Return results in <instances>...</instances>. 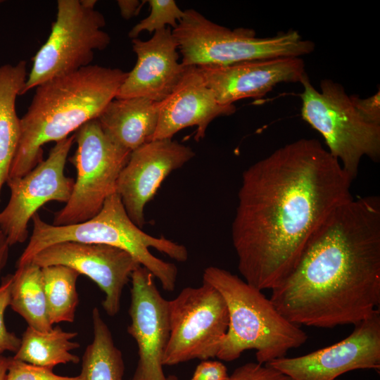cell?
Masks as SVG:
<instances>
[{
    "instance_id": "d6986e66",
    "label": "cell",
    "mask_w": 380,
    "mask_h": 380,
    "mask_svg": "<svg viewBox=\"0 0 380 380\" xmlns=\"http://www.w3.org/2000/svg\"><path fill=\"white\" fill-rule=\"evenodd\" d=\"M158 115V102L143 97L115 98L97 120L113 142L132 152L151 140Z\"/></svg>"
},
{
    "instance_id": "2e32d148",
    "label": "cell",
    "mask_w": 380,
    "mask_h": 380,
    "mask_svg": "<svg viewBox=\"0 0 380 380\" xmlns=\"http://www.w3.org/2000/svg\"><path fill=\"white\" fill-rule=\"evenodd\" d=\"M199 70L208 87L222 105L261 97L283 82H300L307 75L300 57L246 61L226 66L202 65Z\"/></svg>"
},
{
    "instance_id": "f546056e",
    "label": "cell",
    "mask_w": 380,
    "mask_h": 380,
    "mask_svg": "<svg viewBox=\"0 0 380 380\" xmlns=\"http://www.w3.org/2000/svg\"><path fill=\"white\" fill-rule=\"evenodd\" d=\"M229 377L223 363L205 360L197 366L191 380H228Z\"/></svg>"
},
{
    "instance_id": "52a82bcc",
    "label": "cell",
    "mask_w": 380,
    "mask_h": 380,
    "mask_svg": "<svg viewBox=\"0 0 380 380\" xmlns=\"http://www.w3.org/2000/svg\"><path fill=\"white\" fill-rule=\"evenodd\" d=\"M300 84L303 119L323 137L328 152L352 180L363 157L379 160L380 124L358 113L341 84L324 79L318 91L308 75Z\"/></svg>"
},
{
    "instance_id": "4fadbf2b",
    "label": "cell",
    "mask_w": 380,
    "mask_h": 380,
    "mask_svg": "<svg viewBox=\"0 0 380 380\" xmlns=\"http://www.w3.org/2000/svg\"><path fill=\"white\" fill-rule=\"evenodd\" d=\"M29 262L40 267L67 266L88 277L104 292L102 306L109 316L119 312L123 289L141 266L129 252L118 247L72 241L46 247Z\"/></svg>"
},
{
    "instance_id": "7402d4cb",
    "label": "cell",
    "mask_w": 380,
    "mask_h": 380,
    "mask_svg": "<svg viewBox=\"0 0 380 380\" xmlns=\"http://www.w3.org/2000/svg\"><path fill=\"white\" fill-rule=\"evenodd\" d=\"M10 305L30 327L40 331L53 329L44 289L42 267L28 262L13 274Z\"/></svg>"
},
{
    "instance_id": "6da1fadb",
    "label": "cell",
    "mask_w": 380,
    "mask_h": 380,
    "mask_svg": "<svg viewBox=\"0 0 380 380\" xmlns=\"http://www.w3.org/2000/svg\"><path fill=\"white\" fill-rule=\"evenodd\" d=\"M352 179L318 140L275 150L242 174L232 238L243 280L272 290L293 270Z\"/></svg>"
},
{
    "instance_id": "7a4b0ae2",
    "label": "cell",
    "mask_w": 380,
    "mask_h": 380,
    "mask_svg": "<svg viewBox=\"0 0 380 380\" xmlns=\"http://www.w3.org/2000/svg\"><path fill=\"white\" fill-rule=\"evenodd\" d=\"M271 291L276 308L299 327L356 325L379 310V197L335 208Z\"/></svg>"
},
{
    "instance_id": "44dd1931",
    "label": "cell",
    "mask_w": 380,
    "mask_h": 380,
    "mask_svg": "<svg viewBox=\"0 0 380 380\" xmlns=\"http://www.w3.org/2000/svg\"><path fill=\"white\" fill-rule=\"evenodd\" d=\"M77 332L65 331L56 327L48 331H40L30 327L23 334L20 345L13 357L33 365L53 369L59 364L78 363L80 358L70 350L80 344L71 341Z\"/></svg>"
},
{
    "instance_id": "9a60e30c",
    "label": "cell",
    "mask_w": 380,
    "mask_h": 380,
    "mask_svg": "<svg viewBox=\"0 0 380 380\" xmlns=\"http://www.w3.org/2000/svg\"><path fill=\"white\" fill-rule=\"evenodd\" d=\"M194 156L191 148L172 139L149 141L131 152L118 178L116 193L137 226L144 227V208L163 181Z\"/></svg>"
},
{
    "instance_id": "5bb4252c",
    "label": "cell",
    "mask_w": 380,
    "mask_h": 380,
    "mask_svg": "<svg viewBox=\"0 0 380 380\" xmlns=\"http://www.w3.org/2000/svg\"><path fill=\"white\" fill-rule=\"evenodd\" d=\"M131 323L127 332L138 347L139 360L131 380H170L163 360L170 337L168 300L160 293L153 275L139 266L131 275Z\"/></svg>"
},
{
    "instance_id": "d6a6232c",
    "label": "cell",
    "mask_w": 380,
    "mask_h": 380,
    "mask_svg": "<svg viewBox=\"0 0 380 380\" xmlns=\"http://www.w3.org/2000/svg\"><path fill=\"white\" fill-rule=\"evenodd\" d=\"M10 357L0 355V380H4L9 364Z\"/></svg>"
},
{
    "instance_id": "4dcf8cb0",
    "label": "cell",
    "mask_w": 380,
    "mask_h": 380,
    "mask_svg": "<svg viewBox=\"0 0 380 380\" xmlns=\"http://www.w3.org/2000/svg\"><path fill=\"white\" fill-rule=\"evenodd\" d=\"M117 4L122 17L126 20L134 16L141 7V3L138 0H118Z\"/></svg>"
},
{
    "instance_id": "e575fe53",
    "label": "cell",
    "mask_w": 380,
    "mask_h": 380,
    "mask_svg": "<svg viewBox=\"0 0 380 380\" xmlns=\"http://www.w3.org/2000/svg\"><path fill=\"white\" fill-rule=\"evenodd\" d=\"M1 2H2V1H0V3H1Z\"/></svg>"
},
{
    "instance_id": "83f0119b",
    "label": "cell",
    "mask_w": 380,
    "mask_h": 380,
    "mask_svg": "<svg viewBox=\"0 0 380 380\" xmlns=\"http://www.w3.org/2000/svg\"><path fill=\"white\" fill-rule=\"evenodd\" d=\"M228 380H290L269 365L248 362L236 368Z\"/></svg>"
},
{
    "instance_id": "ffe728a7",
    "label": "cell",
    "mask_w": 380,
    "mask_h": 380,
    "mask_svg": "<svg viewBox=\"0 0 380 380\" xmlns=\"http://www.w3.org/2000/svg\"><path fill=\"white\" fill-rule=\"evenodd\" d=\"M26 61L0 66V195L6 183L20 139L16 97L27 79Z\"/></svg>"
},
{
    "instance_id": "3957f363",
    "label": "cell",
    "mask_w": 380,
    "mask_h": 380,
    "mask_svg": "<svg viewBox=\"0 0 380 380\" xmlns=\"http://www.w3.org/2000/svg\"><path fill=\"white\" fill-rule=\"evenodd\" d=\"M127 75L119 68L89 65L37 87L20 118V139L8 179L24 176L42 162L45 144L56 143L96 119Z\"/></svg>"
},
{
    "instance_id": "30bf717a",
    "label": "cell",
    "mask_w": 380,
    "mask_h": 380,
    "mask_svg": "<svg viewBox=\"0 0 380 380\" xmlns=\"http://www.w3.org/2000/svg\"><path fill=\"white\" fill-rule=\"evenodd\" d=\"M170 337L163 365L215 357L226 335L229 315L220 293L203 281L168 300Z\"/></svg>"
},
{
    "instance_id": "9c48e42d",
    "label": "cell",
    "mask_w": 380,
    "mask_h": 380,
    "mask_svg": "<svg viewBox=\"0 0 380 380\" xmlns=\"http://www.w3.org/2000/svg\"><path fill=\"white\" fill-rule=\"evenodd\" d=\"M74 135L77 148L70 161L77 177L68 201L54 215L53 225L77 224L95 216L106 199L116 193L118 178L131 154L106 136L97 118Z\"/></svg>"
},
{
    "instance_id": "603a6c76",
    "label": "cell",
    "mask_w": 380,
    "mask_h": 380,
    "mask_svg": "<svg viewBox=\"0 0 380 380\" xmlns=\"http://www.w3.org/2000/svg\"><path fill=\"white\" fill-rule=\"evenodd\" d=\"M92 323L94 338L84 351L80 375L83 380H123L122 353L96 308L92 311Z\"/></svg>"
},
{
    "instance_id": "f1b7e54d",
    "label": "cell",
    "mask_w": 380,
    "mask_h": 380,
    "mask_svg": "<svg viewBox=\"0 0 380 380\" xmlns=\"http://www.w3.org/2000/svg\"><path fill=\"white\" fill-rule=\"evenodd\" d=\"M350 100L358 113L367 120L380 124V91L366 99L350 96Z\"/></svg>"
},
{
    "instance_id": "7c38bea8",
    "label": "cell",
    "mask_w": 380,
    "mask_h": 380,
    "mask_svg": "<svg viewBox=\"0 0 380 380\" xmlns=\"http://www.w3.org/2000/svg\"><path fill=\"white\" fill-rule=\"evenodd\" d=\"M290 380H338L357 369H380V310L355 325L346 338L304 355L268 364Z\"/></svg>"
},
{
    "instance_id": "cb8c5ba5",
    "label": "cell",
    "mask_w": 380,
    "mask_h": 380,
    "mask_svg": "<svg viewBox=\"0 0 380 380\" xmlns=\"http://www.w3.org/2000/svg\"><path fill=\"white\" fill-rule=\"evenodd\" d=\"M42 272L50 323L72 322L79 303L76 284L80 274L63 265L44 267Z\"/></svg>"
},
{
    "instance_id": "e0dca14e",
    "label": "cell",
    "mask_w": 380,
    "mask_h": 380,
    "mask_svg": "<svg viewBox=\"0 0 380 380\" xmlns=\"http://www.w3.org/2000/svg\"><path fill=\"white\" fill-rule=\"evenodd\" d=\"M132 42L137 61L115 98L163 101L179 82L186 68L179 62L178 46L171 27L156 31L147 41L136 38Z\"/></svg>"
},
{
    "instance_id": "ac0fdd59",
    "label": "cell",
    "mask_w": 380,
    "mask_h": 380,
    "mask_svg": "<svg viewBox=\"0 0 380 380\" xmlns=\"http://www.w3.org/2000/svg\"><path fill=\"white\" fill-rule=\"evenodd\" d=\"M158 125L150 141L172 137L181 129L196 126L195 140L204 138L216 118L233 114L236 106L220 104L208 87L197 66H187L172 93L158 102Z\"/></svg>"
},
{
    "instance_id": "4316f807",
    "label": "cell",
    "mask_w": 380,
    "mask_h": 380,
    "mask_svg": "<svg viewBox=\"0 0 380 380\" xmlns=\"http://www.w3.org/2000/svg\"><path fill=\"white\" fill-rule=\"evenodd\" d=\"M13 274L4 277L0 285V355L5 351L16 353L21 339L7 330L4 322L6 309L10 305Z\"/></svg>"
},
{
    "instance_id": "5b68a950",
    "label": "cell",
    "mask_w": 380,
    "mask_h": 380,
    "mask_svg": "<svg viewBox=\"0 0 380 380\" xmlns=\"http://www.w3.org/2000/svg\"><path fill=\"white\" fill-rule=\"evenodd\" d=\"M203 281L220 293L228 311V329L218 359L233 361L253 349L257 362L266 365L306 342L308 335L299 326L283 316L262 291L237 275L212 266L205 269Z\"/></svg>"
},
{
    "instance_id": "484cf974",
    "label": "cell",
    "mask_w": 380,
    "mask_h": 380,
    "mask_svg": "<svg viewBox=\"0 0 380 380\" xmlns=\"http://www.w3.org/2000/svg\"><path fill=\"white\" fill-rule=\"evenodd\" d=\"M4 380H83L77 376H63L53 372V369L33 365L10 357Z\"/></svg>"
},
{
    "instance_id": "277c9868",
    "label": "cell",
    "mask_w": 380,
    "mask_h": 380,
    "mask_svg": "<svg viewBox=\"0 0 380 380\" xmlns=\"http://www.w3.org/2000/svg\"><path fill=\"white\" fill-rule=\"evenodd\" d=\"M32 220V233L17 262V267L28 263L42 250L58 243L106 244L129 252L160 281L164 290L172 291L176 284L177 267L156 258L149 248H153L179 262H184L188 258L184 246L163 236L149 235L137 226L127 214L117 193L106 199L102 208L95 216L82 222L59 226L50 224L37 213L34 215Z\"/></svg>"
},
{
    "instance_id": "8fae6325",
    "label": "cell",
    "mask_w": 380,
    "mask_h": 380,
    "mask_svg": "<svg viewBox=\"0 0 380 380\" xmlns=\"http://www.w3.org/2000/svg\"><path fill=\"white\" fill-rule=\"evenodd\" d=\"M74 134L56 143L48 158L21 177L8 179L11 196L0 212V228L10 246L25 242L27 225L39 208L50 201L67 203L75 179L64 173Z\"/></svg>"
},
{
    "instance_id": "ba28073f",
    "label": "cell",
    "mask_w": 380,
    "mask_h": 380,
    "mask_svg": "<svg viewBox=\"0 0 380 380\" xmlns=\"http://www.w3.org/2000/svg\"><path fill=\"white\" fill-rule=\"evenodd\" d=\"M95 0H59L51 33L33 58L20 95L53 78L90 65L95 51L110 43L106 20Z\"/></svg>"
},
{
    "instance_id": "1f68e13d",
    "label": "cell",
    "mask_w": 380,
    "mask_h": 380,
    "mask_svg": "<svg viewBox=\"0 0 380 380\" xmlns=\"http://www.w3.org/2000/svg\"><path fill=\"white\" fill-rule=\"evenodd\" d=\"M10 246L6 234L0 228V275L7 263Z\"/></svg>"
},
{
    "instance_id": "836d02e7",
    "label": "cell",
    "mask_w": 380,
    "mask_h": 380,
    "mask_svg": "<svg viewBox=\"0 0 380 380\" xmlns=\"http://www.w3.org/2000/svg\"><path fill=\"white\" fill-rule=\"evenodd\" d=\"M170 380H177L175 377H170Z\"/></svg>"
},
{
    "instance_id": "d4e9b609",
    "label": "cell",
    "mask_w": 380,
    "mask_h": 380,
    "mask_svg": "<svg viewBox=\"0 0 380 380\" xmlns=\"http://www.w3.org/2000/svg\"><path fill=\"white\" fill-rule=\"evenodd\" d=\"M151 12L148 17L141 20L129 31V37L137 38L143 31L150 33L172 26L175 28L184 16L174 0H149Z\"/></svg>"
},
{
    "instance_id": "8992f818",
    "label": "cell",
    "mask_w": 380,
    "mask_h": 380,
    "mask_svg": "<svg viewBox=\"0 0 380 380\" xmlns=\"http://www.w3.org/2000/svg\"><path fill=\"white\" fill-rule=\"evenodd\" d=\"M172 33L182 56L181 63L185 67L226 66L257 60L300 57L312 53L315 47L312 42L303 39L296 30L257 37L252 29L230 30L192 8L184 11Z\"/></svg>"
}]
</instances>
